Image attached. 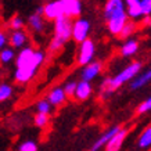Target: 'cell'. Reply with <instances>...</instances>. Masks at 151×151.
<instances>
[{
	"label": "cell",
	"mask_w": 151,
	"mask_h": 151,
	"mask_svg": "<svg viewBox=\"0 0 151 151\" xmlns=\"http://www.w3.org/2000/svg\"><path fill=\"white\" fill-rule=\"evenodd\" d=\"M45 15L43 13L35 10V13H32L29 17H28V25L32 29L33 32L36 33H42L45 31V27H46V22H45Z\"/></svg>",
	"instance_id": "cell-12"
},
{
	"label": "cell",
	"mask_w": 151,
	"mask_h": 151,
	"mask_svg": "<svg viewBox=\"0 0 151 151\" xmlns=\"http://www.w3.org/2000/svg\"><path fill=\"white\" fill-rule=\"evenodd\" d=\"M72 18H69L67 15H63L54 21V36H58L61 39H64L65 42H68L69 39H72Z\"/></svg>",
	"instance_id": "cell-5"
},
{
	"label": "cell",
	"mask_w": 151,
	"mask_h": 151,
	"mask_svg": "<svg viewBox=\"0 0 151 151\" xmlns=\"http://www.w3.org/2000/svg\"><path fill=\"white\" fill-rule=\"evenodd\" d=\"M13 96V86L9 83H1L0 85V103L9 100Z\"/></svg>",
	"instance_id": "cell-25"
},
{
	"label": "cell",
	"mask_w": 151,
	"mask_h": 151,
	"mask_svg": "<svg viewBox=\"0 0 151 151\" xmlns=\"http://www.w3.org/2000/svg\"><path fill=\"white\" fill-rule=\"evenodd\" d=\"M15 51L14 47H7V49H1L0 50V64H10L11 61L15 60Z\"/></svg>",
	"instance_id": "cell-23"
},
{
	"label": "cell",
	"mask_w": 151,
	"mask_h": 151,
	"mask_svg": "<svg viewBox=\"0 0 151 151\" xmlns=\"http://www.w3.org/2000/svg\"><path fill=\"white\" fill-rule=\"evenodd\" d=\"M7 42H9V36H7V33H6L3 29H0V50H1V49H4V46L7 45Z\"/></svg>",
	"instance_id": "cell-32"
},
{
	"label": "cell",
	"mask_w": 151,
	"mask_h": 151,
	"mask_svg": "<svg viewBox=\"0 0 151 151\" xmlns=\"http://www.w3.org/2000/svg\"><path fill=\"white\" fill-rule=\"evenodd\" d=\"M148 111H151V96L147 97L146 100L143 101L142 104L137 107V114L139 115L146 114V112H148Z\"/></svg>",
	"instance_id": "cell-30"
},
{
	"label": "cell",
	"mask_w": 151,
	"mask_h": 151,
	"mask_svg": "<svg viewBox=\"0 0 151 151\" xmlns=\"http://www.w3.org/2000/svg\"><path fill=\"white\" fill-rule=\"evenodd\" d=\"M137 22H136V19H128V22L125 24V27L122 28V31L119 33V39H129V37H132L136 31H137Z\"/></svg>",
	"instance_id": "cell-19"
},
{
	"label": "cell",
	"mask_w": 151,
	"mask_h": 151,
	"mask_svg": "<svg viewBox=\"0 0 151 151\" xmlns=\"http://www.w3.org/2000/svg\"><path fill=\"white\" fill-rule=\"evenodd\" d=\"M128 134H129L128 129L121 128L118 132L115 133L114 137L108 142V144L105 146V150L107 151H119L122 148V146H124V143H125V140H126V137H128Z\"/></svg>",
	"instance_id": "cell-10"
},
{
	"label": "cell",
	"mask_w": 151,
	"mask_h": 151,
	"mask_svg": "<svg viewBox=\"0 0 151 151\" xmlns=\"http://www.w3.org/2000/svg\"><path fill=\"white\" fill-rule=\"evenodd\" d=\"M103 15L110 33L114 36H119L122 28L129 19L125 0H107L103 9Z\"/></svg>",
	"instance_id": "cell-2"
},
{
	"label": "cell",
	"mask_w": 151,
	"mask_h": 151,
	"mask_svg": "<svg viewBox=\"0 0 151 151\" xmlns=\"http://www.w3.org/2000/svg\"><path fill=\"white\" fill-rule=\"evenodd\" d=\"M142 71V63L140 61H133L128 64L122 71H119L112 78L104 79L100 85V97L103 100H108L114 92H116L119 87H122L125 83L130 82L139 72Z\"/></svg>",
	"instance_id": "cell-1"
},
{
	"label": "cell",
	"mask_w": 151,
	"mask_h": 151,
	"mask_svg": "<svg viewBox=\"0 0 151 151\" xmlns=\"http://www.w3.org/2000/svg\"><path fill=\"white\" fill-rule=\"evenodd\" d=\"M101 71H103V64H101L100 61H90L89 64H86L83 67V71L81 73V76H82L83 81L92 82L93 79H96L100 75Z\"/></svg>",
	"instance_id": "cell-8"
},
{
	"label": "cell",
	"mask_w": 151,
	"mask_h": 151,
	"mask_svg": "<svg viewBox=\"0 0 151 151\" xmlns=\"http://www.w3.org/2000/svg\"><path fill=\"white\" fill-rule=\"evenodd\" d=\"M126 13H128L130 19H136V21H137V19L144 18V14H143V9H142L140 1H139V3H134V4L126 6Z\"/></svg>",
	"instance_id": "cell-21"
},
{
	"label": "cell",
	"mask_w": 151,
	"mask_h": 151,
	"mask_svg": "<svg viewBox=\"0 0 151 151\" xmlns=\"http://www.w3.org/2000/svg\"><path fill=\"white\" fill-rule=\"evenodd\" d=\"M119 129H121V126H112V128L107 129L100 137H97V140L93 143V146H92L90 150L92 151H99V150H101V148H104V147L108 144V142L115 136V133L118 132Z\"/></svg>",
	"instance_id": "cell-13"
},
{
	"label": "cell",
	"mask_w": 151,
	"mask_h": 151,
	"mask_svg": "<svg viewBox=\"0 0 151 151\" xmlns=\"http://www.w3.org/2000/svg\"><path fill=\"white\" fill-rule=\"evenodd\" d=\"M96 54V45L92 39L87 37L86 40H83L82 43H79V51H78V64L85 67L89 64L90 61H93Z\"/></svg>",
	"instance_id": "cell-6"
},
{
	"label": "cell",
	"mask_w": 151,
	"mask_h": 151,
	"mask_svg": "<svg viewBox=\"0 0 151 151\" xmlns=\"http://www.w3.org/2000/svg\"><path fill=\"white\" fill-rule=\"evenodd\" d=\"M92 93H93L92 83L89 81L81 79V82H78V86H76V90H75V99L78 101H86L89 97L92 96Z\"/></svg>",
	"instance_id": "cell-16"
},
{
	"label": "cell",
	"mask_w": 151,
	"mask_h": 151,
	"mask_svg": "<svg viewBox=\"0 0 151 151\" xmlns=\"http://www.w3.org/2000/svg\"><path fill=\"white\" fill-rule=\"evenodd\" d=\"M9 27L11 28V29H22V28L25 27V21H24L19 15H14L13 18L10 19Z\"/></svg>",
	"instance_id": "cell-27"
},
{
	"label": "cell",
	"mask_w": 151,
	"mask_h": 151,
	"mask_svg": "<svg viewBox=\"0 0 151 151\" xmlns=\"http://www.w3.org/2000/svg\"><path fill=\"white\" fill-rule=\"evenodd\" d=\"M49 122H50V115L49 114H45V112H39V111H37L36 115L33 116V124L39 129L46 128L47 125H49Z\"/></svg>",
	"instance_id": "cell-24"
},
{
	"label": "cell",
	"mask_w": 151,
	"mask_h": 151,
	"mask_svg": "<svg viewBox=\"0 0 151 151\" xmlns=\"http://www.w3.org/2000/svg\"><path fill=\"white\" fill-rule=\"evenodd\" d=\"M140 4H142L144 17L151 15V0H140Z\"/></svg>",
	"instance_id": "cell-31"
},
{
	"label": "cell",
	"mask_w": 151,
	"mask_h": 151,
	"mask_svg": "<svg viewBox=\"0 0 151 151\" xmlns=\"http://www.w3.org/2000/svg\"><path fill=\"white\" fill-rule=\"evenodd\" d=\"M150 82H151V68H148L146 71H143V72L140 71L129 83H130V89L132 90H139V89L147 86Z\"/></svg>",
	"instance_id": "cell-14"
},
{
	"label": "cell",
	"mask_w": 151,
	"mask_h": 151,
	"mask_svg": "<svg viewBox=\"0 0 151 151\" xmlns=\"http://www.w3.org/2000/svg\"><path fill=\"white\" fill-rule=\"evenodd\" d=\"M143 24L151 29V15H148V17H144V18H143Z\"/></svg>",
	"instance_id": "cell-33"
},
{
	"label": "cell",
	"mask_w": 151,
	"mask_h": 151,
	"mask_svg": "<svg viewBox=\"0 0 151 151\" xmlns=\"http://www.w3.org/2000/svg\"><path fill=\"white\" fill-rule=\"evenodd\" d=\"M139 47H140V43H139L137 39H134V37H129V39H126V40L124 42V45L121 46L119 53H121V55L125 57V58H128V57H133V55L139 51Z\"/></svg>",
	"instance_id": "cell-15"
},
{
	"label": "cell",
	"mask_w": 151,
	"mask_h": 151,
	"mask_svg": "<svg viewBox=\"0 0 151 151\" xmlns=\"http://www.w3.org/2000/svg\"><path fill=\"white\" fill-rule=\"evenodd\" d=\"M76 86H78V82H73V81H69L64 85V92L67 93V96L71 99V97H75V90H76Z\"/></svg>",
	"instance_id": "cell-29"
},
{
	"label": "cell",
	"mask_w": 151,
	"mask_h": 151,
	"mask_svg": "<svg viewBox=\"0 0 151 151\" xmlns=\"http://www.w3.org/2000/svg\"><path fill=\"white\" fill-rule=\"evenodd\" d=\"M53 107L54 105L51 104L50 101L47 100H39L36 103V110L39 111V112H45V114H51V111H53Z\"/></svg>",
	"instance_id": "cell-26"
},
{
	"label": "cell",
	"mask_w": 151,
	"mask_h": 151,
	"mask_svg": "<svg viewBox=\"0 0 151 151\" xmlns=\"http://www.w3.org/2000/svg\"><path fill=\"white\" fill-rule=\"evenodd\" d=\"M136 144H137V147L142 148V150H147V148L151 147V125L147 126V128L140 133Z\"/></svg>",
	"instance_id": "cell-20"
},
{
	"label": "cell",
	"mask_w": 151,
	"mask_h": 151,
	"mask_svg": "<svg viewBox=\"0 0 151 151\" xmlns=\"http://www.w3.org/2000/svg\"><path fill=\"white\" fill-rule=\"evenodd\" d=\"M67 99H68V96L64 92V87H54V89H51L49 96H47V100L50 101L54 107H61L63 104H65Z\"/></svg>",
	"instance_id": "cell-18"
},
{
	"label": "cell",
	"mask_w": 151,
	"mask_h": 151,
	"mask_svg": "<svg viewBox=\"0 0 151 151\" xmlns=\"http://www.w3.org/2000/svg\"><path fill=\"white\" fill-rule=\"evenodd\" d=\"M28 40H29V37H28V33L22 29H13V32L10 33L9 36V43L10 46L14 47V49H22V47L27 46Z\"/></svg>",
	"instance_id": "cell-9"
},
{
	"label": "cell",
	"mask_w": 151,
	"mask_h": 151,
	"mask_svg": "<svg viewBox=\"0 0 151 151\" xmlns=\"http://www.w3.org/2000/svg\"><path fill=\"white\" fill-rule=\"evenodd\" d=\"M64 14L69 18H78L82 14V1L81 0H61Z\"/></svg>",
	"instance_id": "cell-11"
},
{
	"label": "cell",
	"mask_w": 151,
	"mask_h": 151,
	"mask_svg": "<svg viewBox=\"0 0 151 151\" xmlns=\"http://www.w3.org/2000/svg\"><path fill=\"white\" fill-rule=\"evenodd\" d=\"M90 29H92V25L87 18H82V17L75 18L72 24V40L75 43H82L89 37Z\"/></svg>",
	"instance_id": "cell-4"
},
{
	"label": "cell",
	"mask_w": 151,
	"mask_h": 151,
	"mask_svg": "<svg viewBox=\"0 0 151 151\" xmlns=\"http://www.w3.org/2000/svg\"><path fill=\"white\" fill-rule=\"evenodd\" d=\"M35 51L36 50H35L32 46L22 47V49L19 50V53L17 54V57H15V67L18 68V67H24V65L29 64V63L32 61V58H33Z\"/></svg>",
	"instance_id": "cell-17"
},
{
	"label": "cell",
	"mask_w": 151,
	"mask_h": 151,
	"mask_svg": "<svg viewBox=\"0 0 151 151\" xmlns=\"http://www.w3.org/2000/svg\"><path fill=\"white\" fill-rule=\"evenodd\" d=\"M46 60V53L43 50H36L33 54V58L29 64L24 65V67H18L17 71L14 72V81L19 85H25L29 81H32L33 76L36 75L37 69Z\"/></svg>",
	"instance_id": "cell-3"
},
{
	"label": "cell",
	"mask_w": 151,
	"mask_h": 151,
	"mask_svg": "<svg viewBox=\"0 0 151 151\" xmlns=\"http://www.w3.org/2000/svg\"><path fill=\"white\" fill-rule=\"evenodd\" d=\"M140 0H125L126 6H130V4H134V3H139Z\"/></svg>",
	"instance_id": "cell-34"
},
{
	"label": "cell",
	"mask_w": 151,
	"mask_h": 151,
	"mask_svg": "<svg viewBox=\"0 0 151 151\" xmlns=\"http://www.w3.org/2000/svg\"><path fill=\"white\" fill-rule=\"evenodd\" d=\"M18 151H37V144L32 140H27L18 146Z\"/></svg>",
	"instance_id": "cell-28"
},
{
	"label": "cell",
	"mask_w": 151,
	"mask_h": 151,
	"mask_svg": "<svg viewBox=\"0 0 151 151\" xmlns=\"http://www.w3.org/2000/svg\"><path fill=\"white\" fill-rule=\"evenodd\" d=\"M43 15L47 21H53L54 22L57 18L65 15L64 7H63V1L61 0H50L43 6Z\"/></svg>",
	"instance_id": "cell-7"
},
{
	"label": "cell",
	"mask_w": 151,
	"mask_h": 151,
	"mask_svg": "<svg viewBox=\"0 0 151 151\" xmlns=\"http://www.w3.org/2000/svg\"><path fill=\"white\" fill-rule=\"evenodd\" d=\"M65 43H67V42H65L64 39H61V37H58V36H53L50 43H49V46H47V51H49L50 54H55V53H58V51L65 46Z\"/></svg>",
	"instance_id": "cell-22"
}]
</instances>
